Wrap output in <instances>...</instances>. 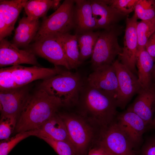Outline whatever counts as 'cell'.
Listing matches in <instances>:
<instances>
[{
  "label": "cell",
  "mask_w": 155,
  "mask_h": 155,
  "mask_svg": "<svg viewBox=\"0 0 155 155\" xmlns=\"http://www.w3.org/2000/svg\"><path fill=\"white\" fill-rule=\"evenodd\" d=\"M63 105L59 99L39 88L28 96L18 117L15 131L18 133L38 129Z\"/></svg>",
  "instance_id": "6da1fadb"
},
{
  "label": "cell",
  "mask_w": 155,
  "mask_h": 155,
  "mask_svg": "<svg viewBox=\"0 0 155 155\" xmlns=\"http://www.w3.org/2000/svg\"><path fill=\"white\" fill-rule=\"evenodd\" d=\"M79 98L82 101L86 112L94 118L103 129L114 121L118 106L113 97L92 86L86 82L81 90Z\"/></svg>",
  "instance_id": "7a4b0ae2"
},
{
  "label": "cell",
  "mask_w": 155,
  "mask_h": 155,
  "mask_svg": "<svg viewBox=\"0 0 155 155\" xmlns=\"http://www.w3.org/2000/svg\"><path fill=\"white\" fill-rule=\"evenodd\" d=\"M84 83L78 73L63 71L43 80L39 88L49 95L59 99L63 105L69 106L78 102Z\"/></svg>",
  "instance_id": "3957f363"
},
{
  "label": "cell",
  "mask_w": 155,
  "mask_h": 155,
  "mask_svg": "<svg viewBox=\"0 0 155 155\" xmlns=\"http://www.w3.org/2000/svg\"><path fill=\"white\" fill-rule=\"evenodd\" d=\"M121 31V28L117 25L100 32L91 57L93 70L112 65L116 57L121 53L122 48L118 42Z\"/></svg>",
  "instance_id": "277c9868"
},
{
  "label": "cell",
  "mask_w": 155,
  "mask_h": 155,
  "mask_svg": "<svg viewBox=\"0 0 155 155\" xmlns=\"http://www.w3.org/2000/svg\"><path fill=\"white\" fill-rule=\"evenodd\" d=\"M74 0H65L60 7L42 22L34 42L43 38L69 33L74 28Z\"/></svg>",
  "instance_id": "5b68a950"
},
{
  "label": "cell",
  "mask_w": 155,
  "mask_h": 155,
  "mask_svg": "<svg viewBox=\"0 0 155 155\" xmlns=\"http://www.w3.org/2000/svg\"><path fill=\"white\" fill-rule=\"evenodd\" d=\"M98 145L108 155H137L135 147L116 121L102 130Z\"/></svg>",
  "instance_id": "8992f818"
},
{
  "label": "cell",
  "mask_w": 155,
  "mask_h": 155,
  "mask_svg": "<svg viewBox=\"0 0 155 155\" xmlns=\"http://www.w3.org/2000/svg\"><path fill=\"white\" fill-rule=\"evenodd\" d=\"M59 114L65 124L69 141L77 155L83 153L92 138V128L79 117L66 114Z\"/></svg>",
  "instance_id": "52a82bcc"
},
{
  "label": "cell",
  "mask_w": 155,
  "mask_h": 155,
  "mask_svg": "<svg viewBox=\"0 0 155 155\" xmlns=\"http://www.w3.org/2000/svg\"><path fill=\"white\" fill-rule=\"evenodd\" d=\"M113 65L118 83L117 106L123 109L133 96L138 93L142 87L136 75L118 59L116 60Z\"/></svg>",
  "instance_id": "ba28073f"
},
{
  "label": "cell",
  "mask_w": 155,
  "mask_h": 155,
  "mask_svg": "<svg viewBox=\"0 0 155 155\" xmlns=\"http://www.w3.org/2000/svg\"><path fill=\"white\" fill-rule=\"evenodd\" d=\"M137 17L134 13L126 19L123 47L118 59L135 75H137L136 59L138 51V40L136 31Z\"/></svg>",
  "instance_id": "9c48e42d"
},
{
  "label": "cell",
  "mask_w": 155,
  "mask_h": 155,
  "mask_svg": "<svg viewBox=\"0 0 155 155\" xmlns=\"http://www.w3.org/2000/svg\"><path fill=\"white\" fill-rule=\"evenodd\" d=\"M30 50L55 66H62L68 70L71 69L63 49L55 36H47L34 41Z\"/></svg>",
  "instance_id": "30bf717a"
},
{
  "label": "cell",
  "mask_w": 155,
  "mask_h": 155,
  "mask_svg": "<svg viewBox=\"0 0 155 155\" xmlns=\"http://www.w3.org/2000/svg\"><path fill=\"white\" fill-rule=\"evenodd\" d=\"M86 82L92 86L111 95L117 101L119 93L118 83L113 64L93 70L88 75Z\"/></svg>",
  "instance_id": "8fae6325"
},
{
  "label": "cell",
  "mask_w": 155,
  "mask_h": 155,
  "mask_svg": "<svg viewBox=\"0 0 155 155\" xmlns=\"http://www.w3.org/2000/svg\"><path fill=\"white\" fill-rule=\"evenodd\" d=\"M27 64H38L35 55L30 50L20 49L5 38L0 41V66Z\"/></svg>",
  "instance_id": "7c38bea8"
},
{
  "label": "cell",
  "mask_w": 155,
  "mask_h": 155,
  "mask_svg": "<svg viewBox=\"0 0 155 155\" xmlns=\"http://www.w3.org/2000/svg\"><path fill=\"white\" fill-rule=\"evenodd\" d=\"M26 86L0 90V111L1 116L13 115L18 117L29 95Z\"/></svg>",
  "instance_id": "4fadbf2b"
},
{
  "label": "cell",
  "mask_w": 155,
  "mask_h": 155,
  "mask_svg": "<svg viewBox=\"0 0 155 155\" xmlns=\"http://www.w3.org/2000/svg\"><path fill=\"white\" fill-rule=\"evenodd\" d=\"M10 68L18 87L25 86L36 80H45L63 71L58 66L50 68L36 65L27 67L18 65Z\"/></svg>",
  "instance_id": "5bb4252c"
},
{
  "label": "cell",
  "mask_w": 155,
  "mask_h": 155,
  "mask_svg": "<svg viewBox=\"0 0 155 155\" xmlns=\"http://www.w3.org/2000/svg\"><path fill=\"white\" fill-rule=\"evenodd\" d=\"M116 121L135 147L141 142L143 134L148 126L140 116L127 109L117 116Z\"/></svg>",
  "instance_id": "9a60e30c"
},
{
  "label": "cell",
  "mask_w": 155,
  "mask_h": 155,
  "mask_svg": "<svg viewBox=\"0 0 155 155\" xmlns=\"http://www.w3.org/2000/svg\"><path fill=\"white\" fill-rule=\"evenodd\" d=\"M27 0H0V41L10 35Z\"/></svg>",
  "instance_id": "2e32d148"
},
{
  "label": "cell",
  "mask_w": 155,
  "mask_h": 155,
  "mask_svg": "<svg viewBox=\"0 0 155 155\" xmlns=\"http://www.w3.org/2000/svg\"><path fill=\"white\" fill-rule=\"evenodd\" d=\"M127 109L140 116L149 126H152L155 110V87L152 85L142 88Z\"/></svg>",
  "instance_id": "e0dca14e"
},
{
  "label": "cell",
  "mask_w": 155,
  "mask_h": 155,
  "mask_svg": "<svg viewBox=\"0 0 155 155\" xmlns=\"http://www.w3.org/2000/svg\"><path fill=\"white\" fill-rule=\"evenodd\" d=\"M90 2L97 29L113 28L127 16L106 3L104 0H91Z\"/></svg>",
  "instance_id": "ac0fdd59"
},
{
  "label": "cell",
  "mask_w": 155,
  "mask_h": 155,
  "mask_svg": "<svg viewBox=\"0 0 155 155\" xmlns=\"http://www.w3.org/2000/svg\"><path fill=\"white\" fill-rule=\"evenodd\" d=\"M74 2L73 16L75 34L97 29L90 0H74Z\"/></svg>",
  "instance_id": "d6986e66"
},
{
  "label": "cell",
  "mask_w": 155,
  "mask_h": 155,
  "mask_svg": "<svg viewBox=\"0 0 155 155\" xmlns=\"http://www.w3.org/2000/svg\"><path fill=\"white\" fill-rule=\"evenodd\" d=\"M32 136L70 142L65 124L59 114H55L37 129Z\"/></svg>",
  "instance_id": "ffe728a7"
},
{
  "label": "cell",
  "mask_w": 155,
  "mask_h": 155,
  "mask_svg": "<svg viewBox=\"0 0 155 155\" xmlns=\"http://www.w3.org/2000/svg\"><path fill=\"white\" fill-rule=\"evenodd\" d=\"M40 26L39 20L23 17L15 30L12 43L19 48L28 46L36 35Z\"/></svg>",
  "instance_id": "44dd1931"
},
{
  "label": "cell",
  "mask_w": 155,
  "mask_h": 155,
  "mask_svg": "<svg viewBox=\"0 0 155 155\" xmlns=\"http://www.w3.org/2000/svg\"><path fill=\"white\" fill-rule=\"evenodd\" d=\"M154 62L145 47L138 49L136 66L137 78L142 88H147L152 85V73Z\"/></svg>",
  "instance_id": "7402d4cb"
},
{
  "label": "cell",
  "mask_w": 155,
  "mask_h": 155,
  "mask_svg": "<svg viewBox=\"0 0 155 155\" xmlns=\"http://www.w3.org/2000/svg\"><path fill=\"white\" fill-rule=\"evenodd\" d=\"M55 36L63 49L71 69L77 68L81 64L76 34L67 33Z\"/></svg>",
  "instance_id": "603a6c76"
},
{
  "label": "cell",
  "mask_w": 155,
  "mask_h": 155,
  "mask_svg": "<svg viewBox=\"0 0 155 155\" xmlns=\"http://www.w3.org/2000/svg\"><path fill=\"white\" fill-rule=\"evenodd\" d=\"M100 31H89L76 34L81 64L91 57Z\"/></svg>",
  "instance_id": "cb8c5ba5"
},
{
  "label": "cell",
  "mask_w": 155,
  "mask_h": 155,
  "mask_svg": "<svg viewBox=\"0 0 155 155\" xmlns=\"http://www.w3.org/2000/svg\"><path fill=\"white\" fill-rule=\"evenodd\" d=\"M53 2V0H28L24 8L27 17L31 20H38L51 8Z\"/></svg>",
  "instance_id": "d4e9b609"
},
{
  "label": "cell",
  "mask_w": 155,
  "mask_h": 155,
  "mask_svg": "<svg viewBox=\"0 0 155 155\" xmlns=\"http://www.w3.org/2000/svg\"><path fill=\"white\" fill-rule=\"evenodd\" d=\"M136 31L138 49L145 47L148 39L155 32V17L150 20L137 22Z\"/></svg>",
  "instance_id": "484cf974"
},
{
  "label": "cell",
  "mask_w": 155,
  "mask_h": 155,
  "mask_svg": "<svg viewBox=\"0 0 155 155\" xmlns=\"http://www.w3.org/2000/svg\"><path fill=\"white\" fill-rule=\"evenodd\" d=\"M138 19L148 20L155 17V0H138L134 10Z\"/></svg>",
  "instance_id": "4316f807"
},
{
  "label": "cell",
  "mask_w": 155,
  "mask_h": 155,
  "mask_svg": "<svg viewBox=\"0 0 155 155\" xmlns=\"http://www.w3.org/2000/svg\"><path fill=\"white\" fill-rule=\"evenodd\" d=\"M30 136H32V131L17 133L12 137L2 140L0 143V155H7L18 143Z\"/></svg>",
  "instance_id": "83f0119b"
},
{
  "label": "cell",
  "mask_w": 155,
  "mask_h": 155,
  "mask_svg": "<svg viewBox=\"0 0 155 155\" xmlns=\"http://www.w3.org/2000/svg\"><path fill=\"white\" fill-rule=\"evenodd\" d=\"M0 121V139L3 140L10 137L15 129L18 117L6 115L1 116Z\"/></svg>",
  "instance_id": "f1b7e54d"
},
{
  "label": "cell",
  "mask_w": 155,
  "mask_h": 155,
  "mask_svg": "<svg viewBox=\"0 0 155 155\" xmlns=\"http://www.w3.org/2000/svg\"><path fill=\"white\" fill-rule=\"evenodd\" d=\"M41 139L47 143L58 155H77L73 147L70 142L46 137Z\"/></svg>",
  "instance_id": "f546056e"
},
{
  "label": "cell",
  "mask_w": 155,
  "mask_h": 155,
  "mask_svg": "<svg viewBox=\"0 0 155 155\" xmlns=\"http://www.w3.org/2000/svg\"><path fill=\"white\" fill-rule=\"evenodd\" d=\"M121 13L128 15L134 11L138 0H104Z\"/></svg>",
  "instance_id": "4dcf8cb0"
},
{
  "label": "cell",
  "mask_w": 155,
  "mask_h": 155,
  "mask_svg": "<svg viewBox=\"0 0 155 155\" xmlns=\"http://www.w3.org/2000/svg\"><path fill=\"white\" fill-rule=\"evenodd\" d=\"M18 87L9 67L0 69V90H5Z\"/></svg>",
  "instance_id": "1f68e13d"
},
{
  "label": "cell",
  "mask_w": 155,
  "mask_h": 155,
  "mask_svg": "<svg viewBox=\"0 0 155 155\" xmlns=\"http://www.w3.org/2000/svg\"><path fill=\"white\" fill-rule=\"evenodd\" d=\"M141 155H155V135L146 140L141 150Z\"/></svg>",
  "instance_id": "d6a6232c"
},
{
  "label": "cell",
  "mask_w": 155,
  "mask_h": 155,
  "mask_svg": "<svg viewBox=\"0 0 155 155\" xmlns=\"http://www.w3.org/2000/svg\"><path fill=\"white\" fill-rule=\"evenodd\" d=\"M145 48L155 62V32L148 39Z\"/></svg>",
  "instance_id": "836d02e7"
},
{
  "label": "cell",
  "mask_w": 155,
  "mask_h": 155,
  "mask_svg": "<svg viewBox=\"0 0 155 155\" xmlns=\"http://www.w3.org/2000/svg\"><path fill=\"white\" fill-rule=\"evenodd\" d=\"M88 155H108L102 148L99 147L91 150Z\"/></svg>",
  "instance_id": "e575fe53"
},
{
  "label": "cell",
  "mask_w": 155,
  "mask_h": 155,
  "mask_svg": "<svg viewBox=\"0 0 155 155\" xmlns=\"http://www.w3.org/2000/svg\"><path fill=\"white\" fill-rule=\"evenodd\" d=\"M61 0H53V2L51 8L55 11L58 9L61 5Z\"/></svg>",
  "instance_id": "d590c367"
},
{
  "label": "cell",
  "mask_w": 155,
  "mask_h": 155,
  "mask_svg": "<svg viewBox=\"0 0 155 155\" xmlns=\"http://www.w3.org/2000/svg\"><path fill=\"white\" fill-rule=\"evenodd\" d=\"M152 78L155 80V62L152 72Z\"/></svg>",
  "instance_id": "8d00e7d4"
},
{
  "label": "cell",
  "mask_w": 155,
  "mask_h": 155,
  "mask_svg": "<svg viewBox=\"0 0 155 155\" xmlns=\"http://www.w3.org/2000/svg\"><path fill=\"white\" fill-rule=\"evenodd\" d=\"M151 127H153V128H155V115L153 119Z\"/></svg>",
  "instance_id": "74e56055"
}]
</instances>
